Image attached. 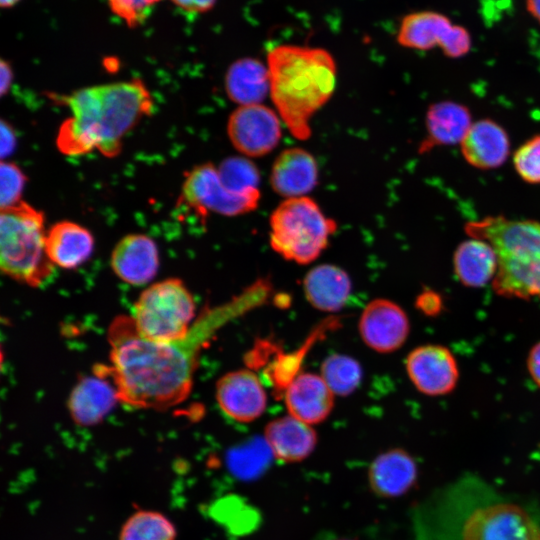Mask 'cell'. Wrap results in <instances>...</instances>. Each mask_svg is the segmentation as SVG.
<instances>
[{
  "label": "cell",
  "instance_id": "obj_1",
  "mask_svg": "<svg viewBox=\"0 0 540 540\" xmlns=\"http://www.w3.org/2000/svg\"><path fill=\"white\" fill-rule=\"evenodd\" d=\"M247 298L208 308L181 340L159 342L138 332L131 316L113 319L108 328L110 366L106 372L120 402L134 408L165 410L189 396L201 350L216 331L246 308Z\"/></svg>",
  "mask_w": 540,
  "mask_h": 540
},
{
  "label": "cell",
  "instance_id": "obj_2",
  "mask_svg": "<svg viewBox=\"0 0 540 540\" xmlns=\"http://www.w3.org/2000/svg\"><path fill=\"white\" fill-rule=\"evenodd\" d=\"M57 100L71 111L56 137L57 148L67 156L93 150L117 156L124 136L154 108L151 92L138 78L81 88Z\"/></svg>",
  "mask_w": 540,
  "mask_h": 540
},
{
  "label": "cell",
  "instance_id": "obj_3",
  "mask_svg": "<svg viewBox=\"0 0 540 540\" xmlns=\"http://www.w3.org/2000/svg\"><path fill=\"white\" fill-rule=\"evenodd\" d=\"M270 98L291 135L307 140L311 119L332 97L337 64L321 47L280 44L267 53Z\"/></svg>",
  "mask_w": 540,
  "mask_h": 540
},
{
  "label": "cell",
  "instance_id": "obj_4",
  "mask_svg": "<svg viewBox=\"0 0 540 540\" xmlns=\"http://www.w3.org/2000/svg\"><path fill=\"white\" fill-rule=\"evenodd\" d=\"M465 233L489 242L498 268L492 281L495 294L521 300H540V222L486 216L464 226Z\"/></svg>",
  "mask_w": 540,
  "mask_h": 540
},
{
  "label": "cell",
  "instance_id": "obj_5",
  "mask_svg": "<svg viewBox=\"0 0 540 540\" xmlns=\"http://www.w3.org/2000/svg\"><path fill=\"white\" fill-rule=\"evenodd\" d=\"M44 214L25 201L1 209L0 269L7 277L38 287L54 265L46 253Z\"/></svg>",
  "mask_w": 540,
  "mask_h": 540
},
{
  "label": "cell",
  "instance_id": "obj_6",
  "mask_svg": "<svg viewBox=\"0 0 540 540\" xmlns=\"http://www.w3.org/2000/svg\"><path fill=\"white\" fill-rule=\"evenodd\" d=\"M336 230V221L314 199L287 198L270 215L269 243L285 260L306 265L322 254Z\"/></svg>",
  "mask_w": 540,
  "mask_h": 540
},
{
  "label": "cell",
  "instance_id": "obj_7",
  "mask_svg": "<svg viewBox=\"0 0 540 540\" xmlns=\"http://www.w3.org/2000/svg\"><path fill=\"white\" fill-rule=\"evenodd\" d=\"M195 311L194 298L185 284L178 278H168L140 294L131 317L143 337L173 342L188 334Z\"/></svg>",
  "mask_w": 540,
  "mask_h": 540
},
{
  "label": "cell",
  "instance_id": "obj_8",
  "mask_svg": "<svg viewBox=\"0 0 540 540\" xmlns=\"http://www.w3.org/2000/svg\"><path fill=\"white\" fill-rule=\"evenodd\" d=\"M180 199L197 216L205 218L211 213L239 216L254 211L260 201V191L235 194L228 190L213 163L196 165L185 173Z\"/></svg>",
  "mask_w": 540,
  "mask_h": 540
},
{
  "label": "cell",
  "instance_id": "obj_9",
  "mask_svg": "<svg viewBox=\"0 0 540 540\" xmlns=\"http://www.w3.org/2000/svg\"><path fill=\"white\" fill-rule=\"evenodd\" d=\"M396 38L401 46L410 49L429 50L440 47L450 58L462 57L471 48L469 32L434 11H419L404 16Z\"/></svg>",
  "mask_w": 540,
  "mask_h": 540
},
{
  "label": "cell",
  "instance_id": "obj_10",
  "mask_svg": "<svg viewBox=\"0 0 540 540\" xmlns=\"http://www.w3.org/2000/svg\"><path fill=\"white\" fill-rule=\"evenodd\" d=\"M461 540H540V524L517 504L494 503L471 512Z\"/></svg>",
  "mask_w": 540,
  "mask_h": 540
},
{
  "label": "cell",
  "instance_id": "obj_11",
  "mask_svg": "<svg viewBox=\"0 0 540 540\" xmlns=\"http://www.w3.org/2000/svg\"><path fill=\"white\" fill-rule=\"evenodd\" d=\"M282 123L276 110L263 103L238 106L228 118L227 135L242 156L263 157L279 145Z\"/></svg>",
  "mask_w": 540,
  "mask_h": 540
},
{
  "label": "cell",
  "instance_id": "obj_12",
  "mask_svg": "<svg viewBox=\"0 0 540 540\" xmlns=\"http://www.w3.org/2000/svg\"><path fill=\"white\" fill-rule=\"evenodd\" d=\"M405 368L415 388L427 396L447 395L459 380L455 356L449 348L439 344H425L411 350Z\"/></svg>",
  "mask_w": 540,
  "mask_h": 540
},
{
  "label": "cell",
  "instance_id": "obj_13",
  "mask_svg": "<svg viewBox=\"0 0 540 540\" xmlns=\"http://www.w3.org/2000/svg\"><path fill=\"white\" fill-rule=\"evenodd\" d=\"M358 327L363 342L379 353L394 352L402 347L410 331L405 311L397 303L383 298L365 306Z\"/></svg>",
  "mask_w": 540,
  "mask_h": 540
},
{
  "label": "cell",
  "instance_id": "obj_14",
  "mask_svg": "<svg viewBox=\"0 0 540 540\" xmlns=\"http://www.w3.org/2000/svg\"><path fill=\"white\" fill-rule=\"evenodd\" d=\"M215 396L224 414L240 423L256 420L267 406L263 384L249 369L231 371L220 377Z\"/></svg>",
  "mask_w": 540,
  "mask_h": 540
},
{
  "label": "cell",
  "instance_id": "obj_15",
  "mask_svg": "<svg viewBox=\"0 0 540 540\" xmlns=\"http://www.w3.org/2000/svg\"><path fill=\"white\" fill-rule=\"evenodd\" d=\"M94 374L82 378L68 399L72 420L80 426L98 424L120 402L116 386L103 366L97 365Z\"/></svg>",
  "mask_w": 540,
  "mask_h": 540
},
{
  "label": "cell",
  "instance_id": "obj_16",
  "mask_svg": "<svg viewBox=\"0 0 540 540\" xmlns=\"http://www.w3.org/2000/svg\"><path fill=\"white\" fill-rule=\"evenodd\" d=\"M110 265L123 282L140 286L149 283L159 268V252L155 241L141 233L128 234L114 246Z\"/></svg>",
  "mask_w": 540,
  "mask_h": 540
},
{
  "label": "cell",
  "instance_id": "obj_17",
  "mask_svg": "<svg viewBox=\"0 0 540 540\" xmlns=\"http://www.w3.org/2000/svg\"><path fill=\"white\" fill-rule=\"evenodd\" d=\"M318 180L315 157L300 147L283 150L274 160L269 177L273 191L284 199L307 196Z\"/></svg>",
  "mask_w": 540,
  "mask_h": 540
},
{
  "label": "cell",
  "instance_id": "obj_18",
  "mask_svg": "<svg viewBox=\"0 0 540 540\" xmlns=\"http://www.w3.org/2000/svg\"><path fill=\"white\" fill-rule=\"evenodd\" d=\"M334 394L321 375L299 373L283 392L289 415L309 425L323 422L334 406Z\"/></svg>",
  "mask_w": 540,
  "mask_h": 540
},
{
  "label": "cell",
  "instance_id": "obj_19",
  "mask_svg": "<svg viewBox=\"0 0 540 540\" xmlns=\"http://www.w3.org/2000/svg\"><path fill=\"white\" fill-rule=\"evenodd\" d=\"M463 158L471 166L489 170L503 165L510 154L506 130L492 119L473 122L460 143Z\"/></svg>",
  "mask_w": 540,
  "mask_h": 540
},
{
  "label": "cell",
  "instance_id": "obj_20",
  "mask_svg": "<svg viewBox=\"0 0 540 540\" xmlns=\"http://www.w3.org/2000/svg\"><path fill=\"white\" fill-rule=\"evenodd\" d=\"M469 108L459 102L444 100L431 104L425 115L426 136L419 153H427L438 146L461 143L472 125Z\"/></svg>",
  "mask_w": 540,
  "mask_h": 540
},
{
  "label": "cell",
  "instance_id": "obj_21",
  "mask_svg": "<svg viewBox=\"0 0 540 540\" xmlns=\"http://www.w3.org/2000/svg\"><path fill=\"white\" fill-rule=\"evenodd\" d=\"M264 440L274 459L295 463L306 459L314 451L317 434L311 425L286 415L273 419L265 426Z\"/></svg>",
  "mask_w": 540,
  "mask_h": 540
},
{
  "label": "cell",
  "instance_id": "obj_22",
  "mask_svg": "<svg viewBox=\"0 0 540 540\" xmlns=\"http://www.w3.org/2000/svg\"><path fill=\"white\" fill-rule=\"evenodd\" d=\"M417 465L413 457L401 448L379 454L370 464L368 482L372 491L385 498L406 493L415 483Z\"/></svg>",
  "mask_w": 540,
  "mask_h": 540
},
{
  "label": "cell",
  "instance_id": "obj_23",
  "mask_svg": "<svg viewBox=\"0 0 540 540\" xmlns=\"http://www.w3.org/2000/svg\"><path fill=\"white\" fill-rule=\"evenodd\" d=\"M93 249V235L78 223L60 221L46 232L47 256L59 268H78L91 257Z\"/></svg>",
  "mask_w": 540,
  "mask_h": 540
},
{
  "label": "cell",
  "instance_id": "obj_24",
  "mask_svg": "<svg viewBox=\"0 0 540 540\" xmlns=\"http://www.w3.org/2000/svg\"><path fill=\"white\" fill-rule=\"evenodd\" d=\"M352 282L345 270L332 264H321L309 270L303 279V290L312 307L336 312L349 299Z\"/></svg>",
  "mask_w": 540,
  "mask_h": 540
},
{
  "label": "cell",
  "instance_id": "obj_25",
  "mask_svg": "<svg viewBox=\"0 0 540 540\" xmlns=\"http://www.w3.org/2000/svg\"><path fill=\"white\" fill-rule=\"evenodd\" d=\"M228 98L238 106L261 104L270 95V79L266 63L245 57L235 60L224 77Z\"/></svg>",
  "mask_w": 540,
  "mask_h": 540
},
{
  "label": "cell",
  "instance_id": "obj_26",
  "mask_svg": "<svg viewBox=\"0 0 540 540\" xmlns=\"http://www.w3.org/2000/svg\"><path fill=\"white\" fill-rule=\"evenodd\" d=\"M498 268L493 246L482 239L470 237L462 241L453 254V270L458 281L470 288L492 283Z\"/></svg>",
  "mask_w": 540,
  "mask_h": 540
},
{
  "label": "cell",
  "instance_id": "obj_27",
  "mask_svg": "<svg viewBox=\"0 0 540 540\" xmlns=\"http://www.w3.org/2000/svg\"><path fill=\"white\" fill-rule=\"evenodd\" d=\"M173 522L154 510H137L123 523L119 540H176Z\"/></svg>",
  "mask_w": 540,
  "mask_h": 540
},
{
  "label": "cell",
  "instance_id": "obj_28",
  "mask_svg": "<svg viewBox=\"0 0 540 540\" xmlns=\"http://www.w3.org/2000/svg\"><path fill=\"white\" fill-rule=\"evenodd\" d=\"M320 375L334 395L348 396L360 385L363 371L360 363L344 354H332L324 359Z\"/></svg>",
  "mask_w": 540,
  "mask_h": 540
},
{
  "label": "cell",
  "instance_id": "obj_29",
  "mask_svg": "<svg viewBox=\"0 0 540 540\" xmlns=\"http://www.w3.org/2000/svg\"><path fill=\"white\" fill-rule=\"evenodd\" d=\"M223 185L235 194L258 192L260 173L257 166L245 156L225 158L217 167Z\"/></svg>",
  "mask_w": 540,
  "mask_h": 540
},
{
  "label": "cell",
  "instance_id": "obj_30",
  "mask_svg": "<svg viewBox=\"0 0 540 540\" xmlns=\"http://www.w3.org/2000/svg\"><path fill=\"white\" fill-rule=\"evenodd\" d=\"M270 456L273 457L265 440L263 443L253 442L230 453L228 466L236 477L248 480L264 471Z\"/></svg>",
  "mask_w": 540,
  "mask_h": 540
},
{
  "label": "cell",
  "instance_id": "obj_31",
  "mask_svg": "<svg viewBox=\"0 0 540 540\" xmlns=\"http://www.w3.org/2000/svg\"><path fill=\"white\" fill-rule=\"evenodd\" d=\"M519 177L529 184H540V134L525 141L513 155Z\"/></svg>",
  "mask_w": 540,
  "mask_h": 540
},
{
  "label": "cell",
  "instance_id": "obj_32",
  "mask_svg": "<svg viewBox=\"0 0 540 540\" xmlns=\"http://www.w3.org/2000/svg\"><path fill=\"white\" fill-rule=\"evenodd\" d=\"M0 179L1 209L21 202L22 192L27 178L18 165L2 160L0 165Z\"/></svg>",
  "mask_w": 540,
  "mask_h": 540
},
{
  "label": "cell",
  "instance_id": "obj_33",
  "mask_svg": "<svg viewBox=\"0 0 540 540\" xmlns=\"http://www.w3.org/2000/svg\"><path fill=\"white\" fill-rule=\"evenodd\" d=\"M162 0H107L111 11L129 27L142 25Z\"/></svg>",
  "mask_w": 540,
  "mask_h": 540
},
{
  "label": "cell",
  "instance_id": "obj_34",
  "mask_svg": "<svg viewBox=\"0 0 540 540\" xmlns=\"http://www.w3.org/2000/svg\"><path fill=\"white\" fill-rule=\"evenodd\" d=\"M175 6L188 14H201L210 11L217 0H171Z\"/></svg>",
  "mask_w": 540,
  "mask_h": 540
},
{
  "label": "cell",
  "instance_id": "obj_35",
  "mask_svg": "<svg viewBox=\"0 0 540 540\" xmlns=\"http://www.w3.org/2000/svg\"><path fill=\"white\" fill-rule=\"evenodd\" d=\"M1 158L4 160L5 157L12 154L16 148V135L10 124L6 123L4 120L1 121Z\"/></svg>",
  "mask_w": 540,
  "mask_h": 540
},
{
  "label": "cell",
  "instance_id": "obj_36",
  "mask_svg": "<svg viewBox=\"0 0 540 540\" xmlns=\"http://www.w3.org/2000/svg\"><path fill=\"white\" fill-rule=\"evenodd\" d=\"M417 306L423 313L434 315L440 311V297L434 292L422 293L417 299Z\"/></svg>",
  "mask_w": 540,
  "mask_h": 540
},
{
  "label": "cell",
  "instance_id": "obj_37",
  "mask_svg": "<svg viewBox=\"0 0 540 540\" xmlns=\"http://www.w3.org/2000/svg\"><path fill=\"white\" fill-rule=\"evenodd\" d=\"M527 369L534 383L540 388V341L528 353Z\"/></svg>",
  "mask_w": 540,
  "mask_h": 540
},
{
  "label": "cell",
  "instance_id": "obj_38",
  "mask_svg": "<svg viewBox=\"0 0 540 540\" xmlns=\"http://www.w3.org/2000/svg\"><path fill=\"white\" fill-rule=\"evenodd\" d=\"M0 75V92L1 95H5L11 87L13 80V72L10 64L4 59L1 60Z\"/></svg>",
  "mask_w": 540,
  "mask_h": 540
},
{
  "label": "cell",
  "instance_id": "obj_39",
  "mask_svg": "<svg viewBox=\"0 0 540 540\" xmlns=\"http://www.w3.org/2000/svg\"><path fill=\"white\" fill-rule=\"evenodd\" d=\"M528 12L540 23V0H526Z\"/></svg>",
  "mask_w": 540,
  "mask_h": 540
},
{
  "label": "cell",
  "instance_id": "obj_40",
  "mask_svg": "<svg viewBox=\"0 0 540 540\" xmlns=\"http://www.w3.org/2000/svg\"><path fill=\"white\" fill-rule=\"evenodd\" d=\"M20 0H0L1 7L11 8L16 5Z\"/></svg>",
  "mask_w": 540,
  "mask_h": 540
},
{
  "label": "cell",
  "instance_id": "obj_41",
  "mask_svg": "<svg viewBox=\"0 0 540 540\" xmlns=\"http://www.w3.org/2000/svg\"><path fill=\"white\" fill-rule=\"evenodd\" d=\"M321 540H352V539L343 538V537H336V536H329V537H326V538L321 539Z\"/></svg>",
  "mask_w": 540,
  "mask_h": 540
}]
</instances>
